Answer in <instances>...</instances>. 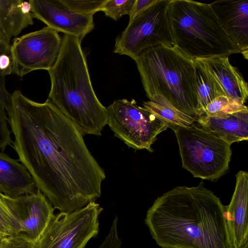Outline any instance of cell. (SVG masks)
I'll list each match as a JSON object with an SVG mask.
<instances>
[{
  "mask_svg": "<svg viewBox=\"0 0 248 248\" xmlns=\"http://www.w3.org/2000/svg\"><path fill=\"white\" fill-rule=\"evenodd\" d=\"M7 113L18 160L54 209L72 212L100 197L104 170L50 99L38 103L16 90Z\"/></svg>",
  "mask_w": 248,
  "mask_h": 248,
  "instance_id": "cell-1",
  "label": "cell"
},
{
  "mask_svg": "<svg viewBox=\"0 0 248 248\" xmlns=\"http://www.w3.org/2000/svg\"><path fill=\"white\" fill-rule=\"evenodd\" d=\"M177 186L158 197L145 218L152 238L162 248H233L226 206L204 187Z\"/></svg>",
  "mask_w": 248,
  "mask_h": 248,
  "instance_id": "cell-2",
  "label": "cell"
},
{
  "mask_svg": "<svg viewBox=\"0 0 248 248\" xmlns=\"http://www.w3.org/2000/svg\"><path fill=\"white\" fill-rule=\"evenodd\" d=\"M58 58L48 72V99L84 134L97 136L107 124L106 108L92 86L81 41L64 34Z\"/></svg>",
  "mask_w": 248,
  "mask_h": 248,
  "instance_id": "cell-3",
  "label": "cell"
},
{
  "mask_svg": "<svg viewBox=\"0 0 248 248\" xmlns=\"http://www.w3.org/2000/svg\"><path fill=\"white\" fill-rule=\"evenodd\" d=\"M135 61L149 99L159 95L183 113L201 116L192 59L174 46H158L143 50Z\"/></svg>",
  "mask_w": 248,
  "mask_h": 248,
  "instance_id": "cell-4",
  "label": "cell"
},
{
  "mask_svg": "<svg viewBox=\"0 0 248 248\" xmlns=\"http://www.w3.org/2000/svg\"><path fill=\"white\" fill-rule=\"evenodd\" d=\"M168 17L173 46L192 60L241 53L209 4L169 0Z\"/></svg>",
  "mask_w": 248,
  "mask_h": 248,
  "instance_id": "cell-5",
  "label": "cell"
},
{
  "mask_svg": "<svg viewBox=\"0 0 248 248\" xmlns=\"http://www.w3.org/2000/svg\"><path fill=\"white\" fill-rule=\"evenodd\" d=\"M182 167L197 178L217 180L228 171L232 155L230 144L194 122L188 127H176Z\"/></svg>",
  "mask_w": 248,
  "mask_h": 248,
  "instance_id": "cell-6",
  "label": "cell"
},
{
  "mask_svg": "<svg viewBox=\"0 0 248 248\" xmlns=\"http://www.w3.org/2000/svg\"><path fill=\"white\" fill-rule=\"evenodd\" d=\"M169 0H155L129 23L115 39L113 52L134 61L144 50L174 46L169 17Z\"/></svg>",
  "mask_w": 248,
  "mask_h": 248,
  "instance_id": "cell-7",
  "label": "cell"
},
{
  "mask_svg": "<svg viewBox=\"0 0 248 248\" xmlns=\"http://www.w3.org/2000/svg\"><path fill=\"white\" fill-rule=\"evenodd\" d=\"M107 124L114 135L129 147L153 152V144L168 125L134 100H115L106 108Z\"/></svg>",
  "mask_w": 248,
  "mask_h": 248,
  "instance_id": "cell-8",
  "label": "cell"
},
{
  "mask_svg": "<svg viewBox=\"0 0 248 248\" xmlns=\"http://www.w3.org/2000/svg\"><path fill=\"white\" fill-rule=\"evenodd\" d=\"M102 210L99 204L93 201L76 211L55 215L37 248H85L98 234Z\"/></svg>",
  "mask_w": 248,
  "mask_h": 248,
  "instance_id": "cell-9",
  "label": "cell"
},
{
  "mask_svg": "<svg viewBox=\"0 0 248 248\" xmlns=\"http://www.w3.org/2000/svg\"><path fill=\"white\" fill-rule=\"evenodd\" d=\"M62 40L47 26L15 38L10 46L13 72L23 77L37 70L48 71L58 58Z\"/></svg>",
  "mask_w": 248,
  "mask_h": 248,
  "instance_id": "cell-10",
  "label": "cell"
},
{
  "mask_svg": "<svg viewBox=\"0 0 248 248\" xmlns=\"http://www.w3.org/2000/svg\"><path fill=\"white\" fill-rule=\"evenodd\" d=\"M2 198L19 225L18 234L38 242L55 216L51 202L38 189L34 193L16 198L2 193Z\"/></svg>",
  "mask_w": 248,
  "mask_h": 248,
  "instance_id": "cell-11",
  "label": "cell"
},
{
  "mask_svg": "<svg viewBox=\"0 0 248 248\" xmlns=\"http://www.w3.org/2000/svg\"><path fill=\"white\" fill-rule=\"evenodd\" d=\"M31 11L34 18L46 26L81 41L94 28L93 16L76 13L61 0H30Z\"/></svg>",
  "mask_w": 248,
  "mask_h": 248,
  "instance_id": "cell-12",
  "label": "cell"
},
{
  "mask_svg": "<svg viewBox=\"0 0 248 248\" xmlns=\"http://www.w3.org/2000/svg\"><path fill=\"white\" fill-rule=\"evenodd\" d=\"M209 5L244 58L248 53V0H221Z\"/></svg>",
  "mask_w": 248,
  "mask_h": 248,
  "instance_id": "cell-13",
  "label": "cell"
},
{
  "mask_svg": "<svg viewBox=\"0 0 248 248\" xmlns=\"http://www.w3.org/2000/svg\"><path fill=\"white\" fill-rule=\"evenodd\" d=\"M248 173L244 170L236 174L234 190L225 216L233 248H244L248 244Z\"/></svg>",
  "mask_w": 248,
  "mask_h": 248,
  "instance_id": "cell-14",
  "label": "cell"
},
{
  "mask_svg": "<svg viewBox=\"0 0 248 248\" xmlns=\"http://www.w3.org/2000/svg\"><path fill=\"white\" fill-rule=\"evenodd\" d=\"M219 85L226 96L240 100L244 104L248 97V83L229 56L193 60Z\"/></svg>",
  "mask_w": 248,
  "mask_h": 248,
  "instance_id": "cell-15",
  "label": "cell"
},
{
  "mask_svg": "<svg viewBox=\"0 0 248 248\" xmlns=\"http://www.w3.org/2000/svg\"><path fill=\"white\" fill-rule=\"evenodd\" d=\"M195 122L230 145L248 140V110L228 114L202 115L197 117Z\"/></svg>",
  "mask_w": 248,
  "mask_h": 248,
  "instance_id": "cell-16",
  "label": "cell"
},
{
  "mask_svg": "<svg viewBox=\"0 0 248 248\" xmlns=\"http://www.w3.org/2000/svg\"><path fill=\"white\" fill-rule=\"evenodd\" d=\"M37 190L33 178L19 160L0 152V192L16 198Z\"/></svg>",
  "mask_w": 248,
  "mask_h": 248,
  "instance_id": "cell-17",
  "label": "cell"
},
{
  "mask_svg": "<svg viewBox=\"0 0 248 248\" xmlns=\"http://www.w3.org/2000/svg\"><path fill=\"white\" fill-rule=\"evenodd\" d=\"M34 18L29 1L0 0V39L10 44L13 37L33 24Z\"/></svg>",
  "mask_w": 248,
  "mask_h": 248,
  "instance_id": "cell-18",
  "label": "cell"
},
{
  "mask_svg": "<svg viewBox=\"0 0 248 248\" xmlns=\"http://www.w3.org/2000/svg\"><path fill=\"white\" fill-rule=\"evenodd\" d=\"M143 106L171 129L176 127H189L196 119L180 111L159 95H154L150 101L144 102Z\"/></svg>",
  "mask_w": 248,
  "mask_h": 248,
  "instance_id": "cell-19",
  "label": "cell"
},
{
  "mask_svg": "<svg viewBox=\"0 0 248 248\" xmlns=\"http://www.w3.org/2000/svg\"><path fill=\"white\" fill-rule=\"evenodd\" d=\"M195 68V86L201 116L206 106L215 99L225 95L219 85L200 65L194 61Z\"/></svg>",
  "mask_w": 248,
  "mask_h": 248,
  "instance_id": "cell-20",
  "label": "cell"
},
{
  "mask_svg": "<svg viewBox=\"0 0 248 248\" xmlns=\"http://www.w3.org/2000/svg\"><path fill=\"white\" fill-rule=\"evenodd\" d=\"M248 110V107L240 100L221 95L206 106L204 115L228 114Z\"/></svg>",
  "mask_w": 248,
  "mask_h": 248,
  "instance_id": "cell-21",
  "label": "cell"
},
{
  "mask_svg": "<svg viewBox=\"0 0 248 248\" xmlns=\"http://www.w3.org/2000/svg\"><path fill=\"white\" fill-rule=\"evenodd\" d=\"M136 0H106L102 12L114 20L124 15H130Z\"/></svg>",
  "mask_w": 248,
  "mask_h": 248,
  "instance_id": "cell-22",
  "label": "cell"
},
{
  "mask_svg": "<svg viewBox=\"0 0 248 248\" xmlns=\"http://www.w3.org/2000/svg\"><path fill=\"white\" fill-rule=\"evenodd\" d=\"M71 10L83 15L93 16L95 13L102 11L106 0H61Z\"/></svg>",
  "mask_w": 248,
  "mask_h": 248,
  "instance_id": "cell-23",
  "label": "cell"
},
{
  "mask_svg": "<svg viewBox=\"0 0 248 248\" xmlns=\"http://www.w3.org/2000/svg\"><path fill=\"white\" fill-rule=\"evenodd\" d=\"M0 220L11 232L12 235L19 233L20 227L9 211L0 192Z\"/></svg>",
  "mask_w": 248,
  "mask_h": 248,
  "instance_id": "cell-24",
  "label": "cell"
},
{
  "mask_svg": "<svg viewBox=\"0 0 248 248\" xmlns=\"http://www.w3.org/2000/svg\"><path fill=\"white\" fill-rule=\"evenodd\" d=\"M8 118L5 108L0 105V151H3L8 146L13 143L11 138V131L8 125Z\"/></svg>",
  "mask_w": 248,
  "mask_h": 248,
  "instance_id": "cell-25",
  "label": "cell"
},
{
  "mask_svg": "<svg viewBox=\"0 0 248 248\" xmlns=\"http://www.w3.org/2000/svg\"><path fill=\"white\" fill-rule=\"evenodd\" d=\"M122 241L118 232V217H116L110 226L108 234L98 248H120Z\"/></svg>",
  "mask_w": 248,
  "mask_h": 248,
  "instance_id": "cell-26",
  "label": "cell"
},
{
  "mask_svg": "<svg viewBox=\"0 0 248 248\" xmlns=\"http://www.w3.org/2000/svg\"><path fill=\"white\" fill-rule=\"evenodd\" d=\"M38 242H34L21 234L9 236L4 248H37Z\"/></svg>",
  "mask_w": 248,
  "mask_h": 248,
  "instance_id": "cell-27",
  "label": "cell"
},
{
  "mask_svg": "<svg viewBox=\"0 0 248 248\" xmlns=\"http://www.w3.org/2000/svg\"><path fill=\"white\" fill-rule=\"evenodd\" d=\"M0 72L5 77L13 72L10 53L0 55Z\"/></svg>",
  "mask_w": 248,
  "mask_h": 248,
  "instance_id": "cell-28",
  "label": "cell"
},
{
  "mask_svg": "<svg viewBox=\"0 0 248 248\" xmlns=\"http://www.w3.org/2000/svg\"><path fill=\"white\" fill-rule=\"evenodd\" d=\"M155 0H136L129 16L131 21L142 11L152 4Z\"/></svg>",
  "mask_w": 248,
  "mask_h": 248,
  "instance_id": "cell-29",
  "label": "cell"
},
{
  "mask_svg": "<svg viewBox=\"0 0 248 248\" xmlns=\"http://www.w3.org/2000/svg\"><path fill=\"white\" fill-rule=\"evenodd\" d=\"M10 44L7 43L0 39V55L4 53H10ZM5 77L0 73V92L5 85Z\"/></svg>",
  "mask_w": 248,
  "mask_h": 248,
  "instance_id": "cell-30",
  "label": "cell"
},
{
  "mask_svg": "<svg viewBox=\"0 0 248 248\" xmlns=\"http://www.w3.org/2000/svg\"><path fill=\"white\" fill-rule=\"evenodd\" d=\"M0 235L9 236L12 235V234L8 228L0 220Z\"/></svg>",
  "mask_w": 248,
  "mask_h": 248,
  "instance_id": "cell-31",
  "label": "cell"
},
{
  "mask_svg": "<svg viewBox=\"0 0 248 248\" xmlns=\"http://www.w3.org/2000/svg\"><path fill=\"white\" fill-rule=\"evenodd\" d=\"M8 236L0 235V248H4Z\"/></svg>",
  "mask_w": 248,
  "mask_h": 248,
  "instance_id": "cell-32",
  "label": "cell"
},
{
  "mask_svg": "<svg viewBox=\"0 0 248 248\" xmlns=\"http://www.w3.org/2000/svg\"><path fill=\"white\" fill-rule=\"evenodd\" d=\"M244 248H248V244H247V245L244 247Z\"/></svg>",
  "mask_w": 248,
  "mask_h": 248,
  "instance_id": "cell-33",
  "label": "cell"
}]
</instances>
